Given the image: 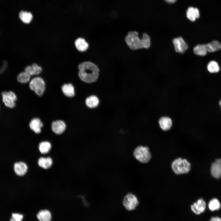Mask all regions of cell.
I'll list each match as a JSON object with an SVG mask.
<instances>
[{
    "mask_svg": "<svg viewBox=\"0 0 221 221\" xmlns=\"http://www.w3.org/2000/svg\"><path fill=\"white\" fill-rule=\"evenodd\" d=\"M78 68L79 77L83 82L91 83L98 79L99 69L94 63L89 61L83 62L79 65Z\"/></svg>",
    "mask_w": 221,
    "mask_h": 221,
    "instance_id": "cell-1",
    "label": "cell"
},
{
    "mask_svg": "<svg viewBox=\"0 0 221 221\" xmlns=\"http://www.w3.org/2000/svg\"><path fill=\"white\" fill-rule=\"evenodd\" d=\"M221 49V44L218 41L214 40L207 44L196 45L194 48V52L197 55L203 56L206 55L207 52H214Z\"/></svg>",
    "mask_w": 221,
    "mask_h": 221,
    "instance_id": "cell-2",
    "label": "cell"
},
{
    "mask_svg": "<svg viewBox=\"0 0 221 221\" xmlns=\"http://www.w3.org/2000/svg\"><path fill=\"white\" fill-rule=\"evenodd\" d=\"M171 167L176 174L179 175L188 173L191 170V165L186 159L179 157L172 162Z\"/></svg>",
    "mask_w": 221,
    "mask_h": 221,
    "instance_id": "cell-3",
    "label": "cell"
},
{
    "mask_svg": "<svg viewBox=\"0 0 221 221\" xmlns=\"http://www.w3.org/2000/svg\"><path fill=\"white\" fill-rule=\"evenodd\" d=\"M128 46L132 50L143 48L142 39H140L138 33L136 31L129 32L125 38Z\"/></svg>",
    "mask_w": 221,
    "mask_h": 221,
    "instance_id": "cell-4",
    "label": "cell"
},
{
    "mask_svg": "<svg viewBox=\"0 0 221 221\" xmlns=\"http://www.w3.org/2000/svg\"><path fill=\"white\" fill-rule=\"evenodd\" d=\"M133 155L139 162L145 163H147L151 157V155L148 147L140 145L134 150Z\"/></svg>",
    "mask_w": 221,
    "mask_h": 221,
    "instance_id": "cell-5",
    "label": "cell"
},
{
    "mask_svg": "<svg viewBox=\"0 0 221 221\" xmlns=\"http://www.w3.org/2000/svg\"><path fill=\"white\" fill-rule=\"evenodd\" d=\"M29 86L30 89L39 96L42 95L45 89L44 81L39 77L33 78L30 82Z\"/></svg>",
    "mask_w": 221,
    "mask_h": 221,
    "instance_id": "cell-6",
    "label": "cell"
},
{
    "mask_svg": "<svg viewBox=\"0 0 221 221\" xmlns=\"http://www.w3.org/2000/svg\"><path fill=\"white\" fill-rule=\"evenodd\" d=\"M139 204L137 197L134 194L129 193L124 197L123 204L125 208L128 211L135 209Z\"/></svg>",
    "mask_w": 221,
    "mask_h": 221,
    "instance_id": "cell-7",
    "label": "cell"
},
{
    "mask_svg": "<svg viewBox=\"0 0 221 221\" xmlns=\"http://www.w3.org/2000/svg\"><path fill=\"white\" fill-rule=\"evenodd\" d=\"M2 95V101L6 106L10 108L14 107L17 97L14 93L11 91H4Z\"/></svg>",
    "mask_w": 221,
    "mask_h": 221,
    "instance_id": "cell-8",
    "label": "cell"
},
{
    "mask_svg": "<svg viewBox=\"0 0 221 221\" xmlns=\"http://www.w3.org/2000/svg\"><path fill=\"white\" fill-rule=\"evenodd\" d=\"M206 204L202 198L198 199L191 206L192 211L195 214L199 215L204 213L205 211Z\"/></svg>",
    "mask_w": 221,
    "mask_h": 221,
    "instance_id": "cell-9",
    "label": "cell"
},
{
    "mask_svg": "<svg viewBox=\"0 0 221 221\" xmlns=\"http://www.w3.org/2000/svg\"><path fill=\"white\" fill-rule=\"evenodd\" d=\"M173 42L175 50L176 52L183 53L188 48V45L181 37L174 38L173 40Z\"/></svg>",
    "mask_w": 221,
    "mask_h": 221,
    "instance_id": "cell-10",
    "label": "cell"
},
{
    "mask_svg": "<svg viewBox=\"0 0 221 221\" xmlns=\"http://www.w3.org/2000/svg\"><path fill=\"white\" fill-rule=\"evenodd\" d=\"M211 172L212 176L214 178H221V159L216 160L211 164Z\"/></svg>",
    "mask_w": 221,
    "mask_h": 221,
    "instance_id": "cell-11",
    "label": "cell"
},
{
    "mask_svg": "<svg viewBox=\"0 0 221 221\" xmlns=\"http://www.w3.org/2000/svg\"><path fill=\"white\" fill-rule=\"evenodd\" d=\"M51 126L53 131L57 134H60L63 133L66 128L65 123L61 120L53 121L52 124Z\"/></svg>",
    "mask_w": 221,
    "mask_h": 221,
    "instance_id": "cell-12",
    "label": "cell"
},
{
    "mask_svg": "<svg viewBox=\"0 0 221 221\" xmlns=\"http://www.w3.org/2000/svg\"><path fill=\"white\" fill-rule=\"evenodd\" d=\"M100 101L98 97L95 95H91L87 97L85 100L86 106L90 109L95 108L99 106Z\"/></svg>",
    "mask_w": 221,
    "mask_h": 221,
    "instance_id": "cell-13",
    "label": "cell"
},
{
    "mask_svg": "<svg viewBox=\"0 0 221 221\" xmlns=\"http://www.w3.org/2000/svg\"><path fill=\"white\" fill-rule=\"evenodd\" d=\"M158 123L161 128L164 131L169 130L172 125V119L167 116H163L160 118L159 120Z\"/></svg>",
    "mask_w": 221,
    "mask_h": 221,
    "instance_id": "cell-14",
    "label": "cell"
},
{
    "mask_svg": "<svg viewBox=\"0 0 221 221\" xmlns=\"http://www.w3.org/2000/svg\"><path fill=\"white\" fill-rule=\"evenodd\" d=\"M28 167L23 162L16 163L14 165V170L16 174L19 176H23L27 172Z\"/></svg>",
    "mask_w": 221,
    "mask_h": 221,
    "instance_id": "cell-15",
    "label": "cell"
},
{
    "mask_svg": "<svg viewBox=\"0 0 221 221\" xmlns=\"http://www.w3.org/2000/svg\"><path fill=\"white\" fill-rule=\"evenodd\" d=\"M43 125V123L41 120L38 118H33L29 123V127L30 129L36 134L41 132V128Z\"/></svg>",
    "mask_w": 221,
    "mask_h": 221,
    "instance_id": "cell-16",
    "label": "cell"
},
{
    "mask_svg": "<svg viewBox=\"0 0 221 221\" xmlns=\"http://www.w3.org/2000/svg\"><path fill=\"white\" fill-rule=\"evenodd\" d=\"M186 16L191 21H194L200 17L199 10L197 8L189 7L186 11Z\"/></svg>",
    "mask_w": 221,
    "mask_h": 221,
    "instance_id": "cell-17",
    "label": "cell"
},
{
    "mask_svg": "<svg viewBox=\"0 0 221 221\" xmlns=\"http://www.w3.org/2000/svg\"><path fill=\"white\" fill-rule=\"evenodd\" d=\"M75 44L76 48L79 51H86L88 48V44L85 40L82 38H78L75 41Z\"/></svg>",
    "mask_w": 221,
    "mask_h": 221,
    "instance_id": "cell-18",
    "label": "cell"
},
{
    "mask_svg": "<svg viewBox=\"0 0 221 221\" xmlns=\"http://www.w3.org/2000/svg\"><path fill=\"white\" fill-rule=\"evenodd\" d=\"M24 70L30 76L38 75L41 72L42 68L36 64L34 63L31 66H27L25 68Z\"/></svg>",
    "mask_w": 221,
    "mask_h": 221,
    "instance_id": "cell-19",
    "label": "cell"
},
{
    "mask_svg": "<svg viewBox=\"0 0 221 221\" xmlns=\"http://www.w3.org/2000/svg\"><path fill=\"white\" fill-rule=\"evenodd\" d=\"M62 90L64 94L68 97H72L75 95L74 88L71 83L65 84L62 87Z\"/></svg>",
    "mask_w": 221,
    "mask_h": 221,
    "instance_id": "cell-20",
    "label": "cell"
},
{
    "mask_svg": "<svg viewBox=\"0 0 221 221\" xmlns=\"http://www.w3.org/2000/svg\"><path fill=\"white\" fill-rule=\"evenodd\" d=\"M38 163L39 165L41 167L45 169H47L52 166V161L50 157H41L39 159Z\"/></svg>",
    "mask_w": 221,
    "mask_h": 221,
    "instance_id": "cell-21",
    "label": "cell"
},
{
    "mask_svg": "<svg viewBox=\"0 0 221 221\" xmlns=\"http://www.w3.org/2000/svg\"><path fill=\"white\" fill-rule=\"evenodd\" d=\"M39 221H51L52 217L51 213L47 210L40 211L37 215Z\"/></svg>",
    "mask_w": 221,
    "mask_h": 221,
    "instance_id": "cell-22",
    "label": "cell"
},
{
    "mask_svg": "<svg viewBox=\"0 0 221 221\" xmlns=\"http://www.w3.org/2000/svg\"><path fill=\"white\" fill-rule=\"evenodd\" d=\"M19 17L23 22L29 24L32 21L33 16L30 12L22 10L19 13Z\"/></svg>",
    "mask_w": 221,
    "mask_h": 221,
    "instance_id": "cell-23",
    "label": "cell"
},
{
    "mask_svg": "<svg viewBox=\"0 0 221 221\" xmlns=\"http://www.w3.org/2000/svg\"><path fill=\"white\" fill-rule=\"evenodd\" d=\"M208 207L212 211L219 210L221 208V204L219 200L216 198H213L209 202Z\"/></svg>",
    "mask_w": 221,
    "mask_h": 221,
    "instance_id": "cell-24",
    "label": "cell"
},
{
    "mask_svg": "<svg viewBox=\"0 0 221 221\" xmlns=\"http://www.w3.org/2000/svg\"><path fill=\"white\" fill-rule=\"evenodd\" d=\"M51 145L50 143L47 141L41 142L39 144V149L41 153L42 154L48 153L50 150Z\"/></svg>",
    "mask_w": 221,
    "mask_h": 221,
    "instance_id": "cell-25",
    "label": "cell"
},
{
    "mask_svg": "<svg viewBox=\"0 0 221 221\" xmlns=\"http://www.w3.org/2000/svg\"><path fill=\"white\" fill-rule=\"evenodd\" d=\"M207 69L209 72L213 73L218 72L220 68L217 62L212 60L209 62L208 64Z\"/></svg>",
    "mask_w": 221,
    "mask_h": 221,
    "instance_id": "cell-26",
    "label": "cell"
},
{
    "mask_svg": "<svg viewBox=\"0 0 221 221\" xmlns=\"http://www.w3.org/2000/svg\"><path fill=\"white\" fill-rule=\"evenodd\" d=\"M31 76L25 71L20 73L17 76V79L18 82L21 83H25L30 80Z\"/></svg>",
    "mask_w": 221,
    "mask_h": 221,
    "instance_id": "cell-27",
    "label": "cell"
},
{
    "mask_svg": "<svg viewBox=\"0 0 221 221\" xmlns=\"http://www.w3.org/2000/svg\"><path fill=\"white\" fill-rule=\"evenodd\" d=\"M143 48H148L150 45V40L149 36L146 33H144L142 38Z\"/></svg>",
    "mask_w": 221,
    "mask_h": 221,
    "instance_id": "cell-28",
    "label": "cell"
},
{
    "mask_svg": "<svg viewBox=\"0 0 221 221\" xmlns=\"http://www.w3.org/2000/svg\"><path fill=\"white\" fill-rule=\"evenodd\" d=\"M23 215L17 213H13L12 214L10 218V221H22Z\"/></svg>",
    "mask_w": 221,
    "mask_h": 221,
    "instance_id": "cell-29",
    "label": "cell"
},
{
    "mask_svg": "<svg viewBox=\"0 0 221 221\" xmlns=\"http://www.w3.org/2000/svg\"><path fill=\"white\" fill-rule=\"evenodd\" d=\"M209 221H221V217L218 216L212 217Z\"/></svg>",
    "mask_w": 221,
    "mask_h": 221,
    "instance_id": "cell-30",
    "label": "cell"
},
{
    "mask_svg": "<svg viewBox=\"0 0 221 221\" xmlns=\"http://www.w3.org/2000/svg\"><path fill=\"white\" fill-rule=\"evenodd\" d=\"M167 2L169 3H173L175 2L176 0H165Z\"/></svg>",
    "mask_w": 221,
    "mask_h": 221,
    "instance_id": "cell-31",
    "label": "cell"
},
{
    "mask_svg": "<svg viewBox=\"0 0 221 221\" xmlns=\"http://www.w3.org/2000/svg\"><path fill=\"white\" fill-rule=\"evenodd\" d=\"M219 104H220V106L221 107V100H220V101H219Z\"/></svg>",
    "mask_w": 221,
    "mask_h": 221,
    "instance_id": "cell-32",
    "label": "cell"
}]
</instances>
